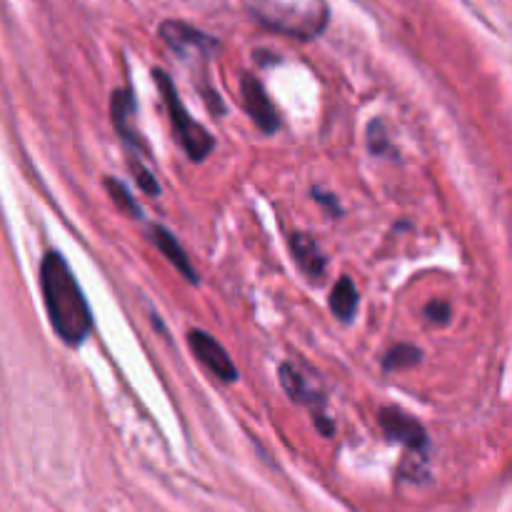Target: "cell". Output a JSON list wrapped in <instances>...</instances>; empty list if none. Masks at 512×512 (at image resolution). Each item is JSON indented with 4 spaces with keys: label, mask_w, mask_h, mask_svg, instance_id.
I'll use <instances>...</instances> for the list:
<instances>
[{
    "label": "cell",
    "mask_w": 512,
    "mask_h": 512,
    "mask_svg": "<svg viewBox=\"0 0 512 512\" xmlns=\"http://www.w3.org/2000/svg\"><path fill=\"white\" fill-rule=\"evenodd\" d=\"M40 290L48 318L65 345H80L93 330V313L83 288L58 250L45 253L40 263Z\"/></svg>",
    "instance_id": "6da1fadb"
},
{
    "label": "cell",
    "mask_w": 512,
    "mask_h": 512,
    "mask_svg": "<svg viewBox=\"0 0 512 512\" xmlns=\"http://www.w3.org/2000/svg\"><path fill=\"white\" fill-rule=\"evenodd\" d=\"M153 75H155V83H158L160 95H163V103H165V110H168L170 125H173L175 140H178L180 148L185 150V155H188L190 160L200 163V160L208 158L210 150L215 148L213 135H210L203 125L195 123V120L190 118L188 108H185L183 100H180L173 78H170L165 70H155Z\"/></svg>",
    "instance_id": "7a4b0ae2"
},
{
    "label": "cell",
    "mask_w": 512,
    "mask_h": 512,
    "mask_svg": "<svg viewBox=\"0 0 512 512\" xmlns=\"http://www.w3.org/2000/svg\"><path fill=\"white\" fill-rule=\"evenodd\" d=\"M280 385H283V390L288 393L290 400H295L298 405H305V408L313 410L315 425H318L320 433H323L325 438H333L335 425H333V420L325 415L323 395L313 388V383L308 380V375L300 373L293 363H285V365H280Z\"/></svg>",
    "instance_id": "3957f363"
},
{
    "label": "cell",
    "mask_w": 512,
    "mask_h": 512,
    "mask_svg": "<svg viewBox=\"0 0 512 512\" xmlns=\"http://www.w3.org/2000/svg\"><path fill=\"white\" fill-rule=\"evenodd\" d=\"M188 345L195 353V358L200 360L208 373H213L215 378L223 380V383H235L238 380V368L233 365V360L228 358L223 345L208 335L205 330H190L188 333Z\"/></svg>",
    "instance_id": "277c9868"
},
{
    "label": "cell",
    "mask_w": 512,
    "mask_h": 512,
    "mask_svg": "<svg viewBox=\"0 0 512 512\" xmlns=\"http://www.w3.org/2000/svg\"><path fill=\"white\" fill-rule=\"evenodd\" d=\"M380 428H383L385 438L393 440V443L405 445L413 453H423L428 448V435L425 428L400 408H383L380 410Z\"/></svg>",
    "instance_id": "5b68a950"
},
{
    "label": "cell",
    "mask_w": 512,
    "mask_h": 512,
    "mask_svg": "<svg viewBox=\"0 0 512 512\" xmlns=\"http://www.w3.org/2000/svg\"><path fill=\"white\" fill-rule=\"evenodd\" d=\"M160 38L178 55H210L215 45H218L203 30L193 28L188 23H180V20H165L160 25Z\"/></svg>",
    "instance_id": "8992f818"
},
{
    "label": "cell",
    "mask_w": 512,
    "mask_h": 512,
    "mask_svg": "<svg viewBox=\"0 0 512 512\" xmlns=\"http://www.w3.org/2000/svg\"><path fill=\"white\" fill-rule=\"evenodd\" d=\"M243 108L248 110V115L253 118V123L258 125L263 133L273 135L280 128V115L275 110L273 100L265 93L263 83L253 75H245L243 78Z\"/></svg>",
    "instance_id": "52a82bcc"
},
{
    "label": "cell",
    "mask_w": 512,
    "mask_h": 512,
    "mask_svg": "<svg viewBox=\"0 0 512 512\" xmlns=\"http://www.w3.org/2000/svg\"><path fill=\"white\" fill-rule=\"evenodd\" d=\"M290 250H293L295 263L300 265L305 275L310 280H320L325 275V268H328V260H325L323 250H320L318 240L308 233H295L290 235Z\"/></svg>",
    "instance_id": "ba28073f"
},
{
    "label": "cell",
    "mask_w": 512,
    "mask_h": 512,
    "mask_svg": "<svg viewBox=\"0 0 512 512\" xmlns=\"http://www.w3.org/2000/svg\"><path fill=\"white\" fill-rule=\"evenodd\" d=\"M133 113H135V95L130 88H123V90H115L113 95H110V120H113V125L118 128V133L123 135L128 143H133L135 148H140V138L138 133L133 130Z\"/></svg>",
    "instance_id": "9c48e42d"
},
{
    "label": "cell",
    "mask_w": 512,
    "mask_h": 512,
    "mask_svg": "<svg viewBox=\"0 0 512 512\" xmlns=\"http://www.w3.org/2000/svg\"><path fill=\"white\" fill-rule=\"evenodd\" d=\"M150 240H153V243L158 245L160 253H163L165 258L175 265V268H178V273H183L185 280H190V283H198V273H195V268L190 265L185 250L180 248L178 238H175L168 228H163V225H153V228H150Z\"/></svg>",
    "instance_id": "30bf717a"
},
{
    "label": "cell",
    "mask_w": 512,
    "mask_h": 512,
    "mask_svg": "<svg viewBox=\"0 0 512 512\" xmlns=\"http://www.w3.org/2000/svg\"><path fill=\"white\" fill-rule=\"evenodd\" d=\"M330 310L343 323H350L355 318V313H358V288H355L353 278H340L335 283L333 293H330Z\"/></svg>",
    "instance_id": "8fae6325"
},
{
    "label": "cell",
    "mask_w": 512,
    "mask_h": 512,
    "mask_svg": "<svg viewBox=\"0 0 512 512\" xmlns=\"http://www.w3.org/2000/svg\"><path fill=\"white\" fill-rule=\"evenodd\" d=\"M423 353L415 345H395L388 355H385V370H408L420 363Z\"/></svg>",
    "instance_id": "7c38bea8"
},
{
    "label": "cell",
    "mask_w": 512,
    "mask_h": 512,
    "mask_svg": "<svg viewBox=\"0 0 512 512\" xmlns=\"http://www.w3.org/2000/svg\"><path fill=\"white\" fill-rule=\"evenodd\" d=\"M105 190L110 193V198L115 200V203L120 205L123 210H128L130 215H135V218H143V210H140V205L135 203V198H130V190L125 188L120 180H113V178H105Z\"/></svg>",
    "instance_id": "4fadbf2b"
},
{
    "label": "cell",
    "mask_w": 512,
    "mask_h": 512,
    "mask_svg": "<svg viewBox=\"0 0 512 512\" xmlns=\"http://www.w3.org/2000/svg\"><path fill=\"white\" fill-rule=\"evenodd\" d=\"M368 148L373 155H393L388 130H385L383 120H373V123L368 125Z\"/></svg>",
    "instance_id": "5bb4252c"
},
{
    "label": "cell",
    "mask_w": 512,
    "mask_h": 512,
    "mask_svg": "<svg viewBox=\"0 0 512 512\" xmlns=\"http://www.w3.org/2000/svg\"><path fill=\"white\" fill-rule=\"evenodd\" d=\"M128 165H130V170H133V178H135V183L140 185V190H143V193H148V195H158V193H160V185H158V180H155V175L150 173V170L145 168L143 163H140V160H138V155H130Z\"/></svg>",
    "instance_id": "9a60e30c"
},
{
    "label": "cell",
    "mask_w": 512,
    "mask_h": 512,
    "mask_svg": "<svg viewBox=\"0 0 512 512\" xmlns=\"http://www.w3.org/2000/svg\"><path fill=\"white\" fill-rule=\"evenodd\" d=\"M425 315H428L430 323L445 325L450 320V305L445 303V300H433V303H428V308H425Z\"/></svg>",
    "instance_id": "2e32d148"
},
{
    "label": "cell",
    "mask_w": 512,
    "mask_h": 512,
    "mask_svg": "<svg viewBox=\"0 0 512 512\" xmlns=\"http://www.w3.org/2000/svg\"><path fill=\"white\" fill-rule=\"evenodd\" d=\"M313 198L318 200L320 205H325V208L330 210V213H340V208H338V198H335V195H330V193H323V190H318V188H313Z\"/></svg>",
    "instance_id": "e0dca14e"
}]
</instances>
